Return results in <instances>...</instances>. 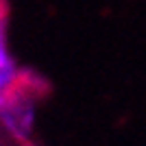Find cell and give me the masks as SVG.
Wrapping results in <instances>:
<instances>
[{
    "instance_id": "obj_1",
    "label": "cell",
    "mask_w": 146,
    "mask_h": 146,
    "mask_svg": "<svg viewBox=\"0 0 146 146\" xmlns=\"http://www.w3.org/2000/svg\"><path fill=\"white\" fill-rule=\"evenodd\" d=\"M2 13H9V5H7V0H0V15Z\"/></svg>"
},
{
    "instance_id": "obj_2",
    "label": "cell",
    "mask_w": 146,
    "mask_h": 146,
    "mask_svg": "<svg viewBox=\"0 0 146 146\" xmlns=\"http://www.w3.org/2000/svg\"><path fill=\"white\" fill-rule=\"evenodd\" d=\"M13 146H37V144L29 140V142H18V144H13Z\"/></svg>"
},
{
    "instance_id": "obj_3",
    "label": "cell",
    "mask_w": 146,
    "mask_h": 146,
    "mask_svg": "<svg viewBox=\"0 0 146 146\" xmlns=\"http://www.w3.org/2000/svg\"><path fill=\"white\" fill-rule=\"evenodd\" d=\"M2 105H5V94H0V109H2Z\"/></svg>"
}]
</instances>
